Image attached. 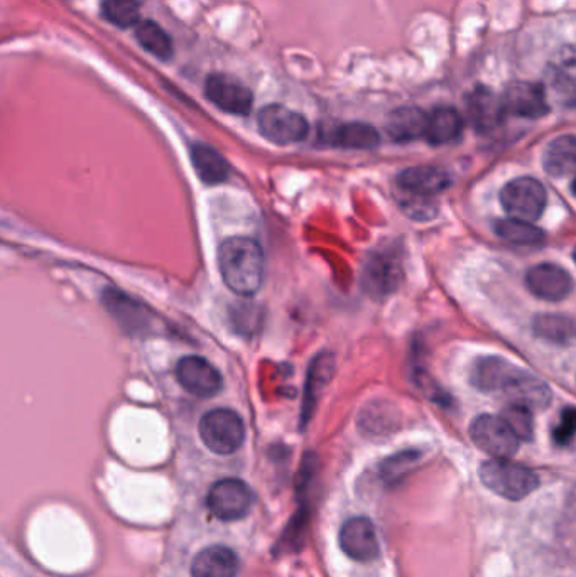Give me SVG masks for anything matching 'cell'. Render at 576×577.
Segmentation results:
<instances>
[{
  "mask_svg": "<svg viewBox=\"0 0 576 577\" xmlns=\"http://www.w3.org/2000/svg\"><path fill=\"white\" fill-rule=\"evenodd\" d=\"M223 282L238 296H254L265 281V252L252 238L234 237L219 248Z\"/></svg>",
  "mask_w": 576,
  "mask_h": 577,
  "instance_id": "6da1fadb",
  "label": "cell"
},
{
  "mask_svg": "<svg viewBox=\"0 0 576 577\" xmlns=\"http://www.w3.org/2000/svg\"><path fill=\"white\" fill-rule=\"evenodd\" d=\"M450 185V175L445 169L435 166L408 167L396 178V200L409 219L426 222L438 213L435 198Z\"/></svg>",
  "mask_w": 576,
  "mask_h": 577,
  "instance_id": "7a4b0ae2",
  "label": "cell"
},
{
  "mask_svg": "<svg viewBox=\"0 0 576 577\" xmlns=\"http://www.w3.org/2000/svg\"><path fill=\"white\" fill-rule=\"evenodd\" d=\"M480 480L495 495L507 499H522L531 495L539 485L534 471L509 459L494 458L480 468Z\"/></svg>",
  "mask_w": 576,
  "mask_h": 577,
  "instance_id": "3957f363",
  "label": "cell"
},
{
  "mask_svg": "<svg viewBox=\"0 0 576 577\" xmlns=\"http://www.w3.org/2000/svg\"><path fill=\"white\" fill-rule=\"evenodd\" d=\"M203 445L215 455H234L246 439V427L237 412L231 409H213L200 421Z\"/></svg>",
  "mask_w": 576,
  "mask_h": 577,
  "instance_id": "277c9868",
  "label": "cell"
},
{
  "mask_svg": "<svg viewBox=\"0 0 576 577\" xmlns=\"http://www.w3.org/2000/svg\"><path fill=\"white\" fill-rule=\"evenodd\" d=\"M546 200L544 186L529 176L513 179L501 191L502 208L506 210L507 215L525 222H536L543 215Z\"/></svg>",
  "mask_w": 576,
  "mask_h": 577,
  "instance_id": "5b68a950",
  "label": "cell"
},
{
  "mask_svg": "<svg viewBox=\"0 0 576 577\" xmlns=\"http://www.w3.org/2000/svg\"><path fill=\"white\" fill-rule=\"evenodd\" d=\"M257 126L268 141L278 145L302 142L308 136L309 126L305 117L283 105H266L257 114Z\"/></svg>",
  "mask_w": 576,
  "mask_h": 577,
  "instance_id": "8992f818",
  "label": "cell"
},
{
  "mask_svg": "<svg viewBox=\"0 0 576 577\" xmlns=\"http://www.w3.org/2000/svg\"><path fill=\"white\" fill-rule=\"evenodd\" d=\"M470 436L477 448L492 458L509 459L516 455L520 439L501 415H479L470 426Z\"/></svg>",
  "mask_w": 576,
  "mask_h": 577,
  "instance_id": "52a82bcc",
  "label": "cell"
},
{
  "mask_svg": "<svg viewBox=\"0 0 576 577\" xmlns=\"http://www.w3.org/2000/svg\"><path fill=\"white\" fill-rule=\"evenodd\" d=\"M207 505L213 517L223 522H234L249 514L254 505V493L244 481L237 478H225V480L216 481L212 486Z\"/></svg>",
  "mask_w": 576,
  "mask_h": 577,
  "instance_id": "ba28073f",
  "label": "cell"
},
{
  "mask_svg": "<svg viewBox=\"0 0 576 577\" xmlns=\"http://www.w3.org/2000/svg\"><path fill=\"white\" fill-rule=\"evenodd\" d=\"M401 262L386 250H377L365 260L362 288L372 299H386L401 285Z\"/></svg>",
  "mask_w": 576,
  "mask_h": 577,
  "instance_id": "9c48e42d",
  "label": "cell"
},
{
  "mask_svg": "<svg viewBox=\"0 0 576 577\" xmlns=\"http://www.w3.org/2000/svg\"><path fill=\"white\" fill-rule=\"evenodd\" d=\"M204 95L220 110L232 115H249L252 110V92L228 74L213 73L204 82Z\"/></svg>",
  "mask_w": 576,
  "mask_h": 577,
  "instance_id": "30bf717a",
  "label": "cell"
},
{
  "mask_svg": "<svg viewBox=\"0 0 576 577\" xmlns=\"http://www.w3.org/2000/svg\"><path fill=\"white\" fill-rule=\"evenodd\" d=\"M176 378L186 392L210 399L222 390V375L209 360L201 356H185L176 365Z\"/></svg>",
  "mask_w": 576,
  "mask_h": 577,
  "instance_id": "8fae6325",
  "label": "cell"
},
{
  "mask_svg": "<svg viewBox=\"0 0 576 577\" xmlns=\"http://www.w3.org/2000/svg\"><path fill=\"white\" fill-rule=\"evenodd\" d=\"M467 120L480 133L492 132L501 126L507 111L504 101L487 86H475L465 98Z\"/></svg>",
  "mask_w": 576,
  "mask_h": 577,
  "instance_id": "7c38bea8",
  "label": "cell"
},
{
  "mask_svg": "<svg viewBox=\"0 0 576 577\" xmlns=\"http://www.w3.org/2000/svg\"><path fill=\"white\" fill-rule=\"evenodd\" d=\"M340 547L350 560L368 563L379 555L376 527L365 517H353L340 530Z\"/></svg>",
  "mask_w": 576,
  "mask_h": 577,
  "instance_id": "4fadbf2b",
  "label": "cell"
},
{
  "mask_svg": "<svg viewBox=\"0 0 576 577\" xmlns=\"http://www.w3.org/2000/svg\"><path fill=\"white\" fill-rule=\"evenodd\" d=\"M531 294L550 303H560L573 293L572 275L556 263H539L526 275Z\"/></svg>",
  "mask_w": 576,
  "mask_h": 577,
  "instance_id": "5bb4252c",
  "label": "cell"
},
{
  "mask_svg": "<svg viewBox=\"0 0 576 577\" xmlns=\"http://www.w3.org/2000/svg\"><path fill=\"white\" fill-rule=\"evenodd\" d=\"M507 114L522 119H541L550 111L543 86L532 82H514L502 95Z\"/></svg>",
  "mask_w": 576,
  "mask_h": 577,
  "instance_id": "9a60e30c",
  "label": "cell"
},
{
  "mask_svg": "<svg viewBox=\"0 0 576 577\" xmlns=\"http://www.w3.org/2000/svg\"><path fill=\"white\" fill-rule=\"evenodd\" d=\"M522 368L514 367L498 356H485L475 363L472 384L482 392H506Z\"/></svg>",
  "mask_w": 576,
  "mask_h": 577,
  "instance_id": "2e32d148",
  "label": "cell"
},
{
  "mask_svg": "<svg viewBox=\"0 0 576 577\" xmlns=\"http://www.w3.org/2000/svg\"><path fill=\"white\" fill-rule=\"evenodd\" d=\"M237 554L227 545L203 549L191 564V577H237Z\"/></svg>",
  "mask_w": 576,
  "mask_h": 577,
  "instance_id": "e0dca14e",
  "label": "cell"
},
{
  "mask_svg": "<svg viewBox=\"0 0 576 577\" xmlns=\"http://www.w3.org/2000/svg\"><path fill=\"white\" fill-rule=\"evenodd\" d=\"M427 114L418 107H401L390 111L386 130L395 142H413L426 136Z\"/></svg>",
  "mask_w": 576,
  "mask_h": 577,
  "instance_id": "ac0fdd59",
  "label": "cell"
},
{
  "mask_svg": "<svg viewBox=\"0 0 576 577\" xmlns=\"http://www.w3.org/2000/svg\"><path fill=\"white\" fill-rule=\"evenodd\" d=\"M463 117L451 107H436L427 114L426 139L432 145H446L458 141L463 132Z\"/></svg>",
  "mask_w": 576,
  "mask_h": 577,
  "instance_id": "d6986e66",
  "label": "cell"
},
{
  "mask_svg": "<svg viewBox=\"0 0 576 577\" xmlns=\"http://www.w3.org/2000/svg\"><path fill=\"white\" fill-rule=\"evenodd\" d=\"M504 393L509 397L510 403H519L531 411L544 409L551 402L550 387L525 370L519 372Z\"/></svg>",
  "mask_w": 576,
  "mask_h": 577,
  "instance_id": "ffe728a7",
  "label": "cell"
},
{
  "mask_svg": "<svg viewBox=\"0 0 576 577\" xmlns=\"http://www.w3.org/2000/svg\"><path fill=\"white\" fill-rule=\"evenodd\" d=\"M543 166L554 178L576 175V136L566 133L553 139L544 151Z\"/></svg>",
  "mask_w": 576,
  "mask_h": 577,
  "instance_id": "44dd1931",
  "label": "cell"
},
{
  "mask_svg": "<svg viewBox=\"0 0 576 577\" xmlns=\"http://www.w3.org/2000/svg\"><path fill=\"white\" fill-rule=\"evenodd\" d=\"M327 144L342 149H376L380 144V136L376 127L364 122H349L334 127L325 136Z\"/></svg>",
  "mask_w": 576,
  "mask_h": 577,
  "instance_id": "7402d4cb",
  "label": "cell"
},
{
  "mask_svg": "<svg viewBox=\"0 0 576 577\" xmlns=\"http://www.w3.org/2000/svg\"><path fill=\"white\" fill-rule=\"evenodd\" d=\"M191 163L204 185H220L231 175V166L225 157L209 144L191 145Z\"/></svg>",
  "mask_w": 576,
  "mask_h": 577,
  "instance_id": "603a6c76",
  "label": "cell"
},
{
  "mask_svg": "<svg viewBox=\"0 0 576 577\" xmlns=\"http://www.w3.org/2000/svg\"><path fill=\"white\" fill-rule=\"evenodd\" d=\"M334 362L333 356L324 353V355L316 356L313 360L311 367H309L308 380H306L305 403H303V422H306L308 415L315 409L318 397L321 390L327 387L333 375Z\"/></svg>",
  "mask_w": 576,
  "mask_h": 577,
  "instance_id": "cb8c5ba5",
  "label": "cell"
},
{
  "mask_svg": "<svg viewBox=\"0 0 576 577\" xmlns=\"http://www.w3.org/2000/svg\"><path fill=\"white\" fill-rule=\"evenodd\" d=\"M498 238L517 247H539L544 244L543 229H539L534 223L525 220L506 219L498 220L494 226Z\"/></svg>",
  "mask_w": 576,
  "mask_h": 577,
  "instance_id": "d4e9b609",
  "label": "cell"
},
{
  "mask_svg": "<svg viewBox=\"0 0 576 577\" xmlns=\"http://www.w3.org/2000/svg\"><path fill=\"white\" fill-rule=\"evenodd\" d=\"M548 73L557 90L576 93V46L566 45L557 49L551 56Z\"/></svg>",
  "mask_w": 576,
  "mask_h": 577,
  "instance_id": "484cf974",
  "label": "cell"
},
{
  "mask_svg": "<svg viewBox=\"0 0 576 577\" xmlns=\"http://www.w3.org/2000/svg\"><path fill=\"white\" fill-rule=\"evenodd\" d=\"M536 337L551 343H568L576 337V325L572 318L563 315H539L532 321Z\"/></svg>",
  "mask_w": 576,
  "mask_h": 577,
  "instance_id": "4316f807",
  "label": "cell"
},
{
  "mask_svg": "<svg viewBox=\"0 0 576 577\" xmlns=\"http://www.w3.org/2000/svg\"><path fill=\"white\" fill-rule=\"evenodd\" d=\"M136 37H138L139 45L145 51L156 56L160 60H169L173 51H175L169 34L160 24L154 23V21H141L136 26Z\"/></svg>",
  "mask_w": 576,
  "mask_h": 577,
  "instance_id": "83f0119b",
  "label": "cell"
},
{
  "mask_svg": "<svg viewBox=\"0 0 576 577\" xmlns=\"http://www.w3.org/2000/svg\"><path fill=\"white\" fill-rule=\"evenodd\" d=\"M102 14L117 27L138 26L141 23L138 0H104Z\"/></svg>",
  "mask_w": 576,
  "mask_h": 577,
  "instance_id": "f1b7e54d",
  "label": "cell"
},
{
  "mask_svg": "<svg viewBox=\"0 0 576 577\" xmlns=\"http://www.w3.org/2000/svg\"><path fill=\"white\" fill-rule=\"evenodd\" d=\"M502 419L509 424L510 429L516 433L520 440H531L534 434V424H532L531 409L519 405V403H509L502 411Z\"/></svg>",
  "mask_w": 576,
  "mask_h": 577,
  "instance_id": "f546056e",
  "label": "cell"
},
{
  "mask_svg": "<svg viewBox=\"0 0 576 577\" xmlns=\"http://www.w3.org/2000/svg\"><path fill=\"white\" fill-rule=\"evenodd\" d=\"M576 436V409L566 408L560 415L556 427L553 429V439L556 445L566 446Z\"/></svg>",
  "mask_w": 576,
  "mask_h": 577,
  "instance_id": "4dcf8cb0",
  "label": "cell"
},
{
  "mask_svg": "<svg viewBox=\"0 0 576 577\" xmlns=\"http://www.w3.org/2000/svg\"><path fill=\"white\" fill-rule=\"evenodd\" d=\"M416 458L414 452H402V455L390 458L387 463H384V476L387 480H396L402 471L408 470L416 461Z\"/></svg>",
  "mask_w": 576,
  "mask_h": 577,
  "instance_id": "1f68e13d",
  "label": "cell"
},
{
  "mask_svg": "<svg viewBox=\"0 0 576 577\" xmlns=\"http://www.w3.org/2000/svg\"><path fill=\"white\" fill-rule=\"evenodd\" d=\"M572 191H573V195H575V198H576V178L573 179Z\"/></svg>",
  "mask_w": 576,
  "mask_h": 577,
  "instance_id": "d6a6232c",
  "label": "cell"
},
{
  "mask_svg": "<svg viewBox=\"0 0 576 577\" xmlns=\"http://www.w3.org/2000/svg\"><path fill=\"white\" fill-rule=\"evenodd\" d=\"M573 257H575V262H576V248H575V252H573Z\"/></svg>",
  "mask_w": 576,
  "mask_h": 577,
  "instance_id": "836d02e7",
  "label": "cell"
}]
</instances>
